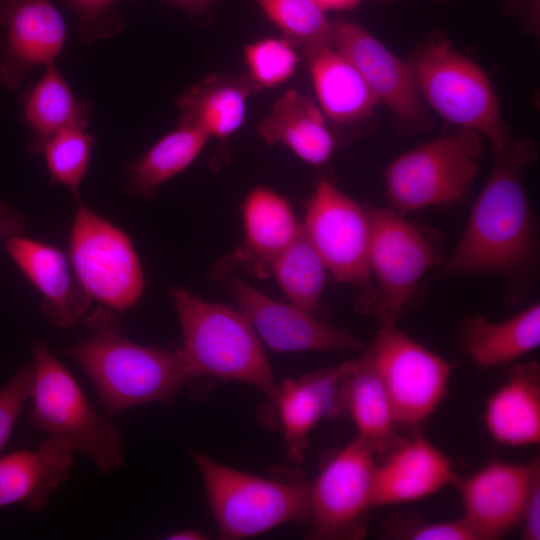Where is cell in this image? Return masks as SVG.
Wrapping results in <instances>:
<instances>
[{
    "instance_id": "obj_12",
    "label": "cell",
    "mask_w": 540,
    "mask_h": 540,
    "mask_svg": "<svg viewBox=\"0 0 540 540\" xmlns=\"http://www.w3.org/2000/svg\"><path fill=\"white\" fill-rule=\"evenodd\" d=\"M376 453L360 438L334 451L310 484V538L358 539L366 532Z\"/></svg>"
},
{
    "instance_id": "obj_40",
    "label": "cell",
    "mask_w": 540,
    "mask_h": 540,
    "mask_svg": "<svg viewBox=\"0 0 540 540\" xmlns=\"http://www.w3.org/2000/svg\"><path fill=\"white\" fill-rule=\"evenodd\" d=\"M324 11L327 10H348L358 6L362 0H313ZM391 1V0H383Z\"/></svg>"
},
{
    "instance_id": "obj_8",
    "label": "cell",
    "mask_w": 540,
    "mask_h": 540,
    "mask_svg": "<svg viewBox=\"0 0 540 540\" xmlns=\"http://www.w3.org/2000/svg\"><path fill=\"white\" fill-rule=\"evenodd\" d=\"M306 236L334 278L355 286L357 307L373 313L378 293L370 269L371 222L363 207L327 177H321L306 202Z\"/></svg>"
},
{
    "instance_id": "obj_36",
    "label": "cell",
    "mask_w": 540,
    "mask_h": 540,
    "mask_svg": "<svg viewBox=\"0 0 540 540\" xmlns=\"http://www.w3.org/2000/svg\"><path fill=\"white\" fill-rule=\"evenodd\" d=\"M33 366L22 367L0 389V452L8 442L15 423L28 399H30Z\"/></svg>"
},
{
    "instance_id": "obj_15",
    "label": "cell",
    "mask_w": 540,
    "mask_h": 540,
    "mask_svg": "<svg viewBox=\"0 0 540 540\" xmlns=\"http://www.w3.org/2000/svg\"><path fill=\"white\" fill-rule=\"evenodd\" d=\"M540 478L539 457L527 463L494 460L457 479L463 516L477 540H496L520 525L530 491Z\"/></svg>"
},
{
    "instance_id": "obj_27",
    "label": "cell",
    "mask_w": 540,
    "mask_h": 540,
    "mask_svg": "<svg viewBox=\"0 0 540 540\" xmlns=\"http://www.w3.org/2000/svg\"><path fill=\"white\" fill-rule=\"evenodd\" d=\"M459 337L464 350L479 367L511 364L540 345V305L535 303L498 323L482 315L466 318Z\"/></svg>"
},
{
    "instance_id": "obj_38",
    "label": "cell",
    "mask_w": 540,
    "mask_h": 540,
    "mask_svg": "<svg viewBox=\"0 0 540 540\" xmlns=\"http://www.w3.org/2000/svg\"><path fill=\"white\" fill-rule=\"evenodd\" d=\"M25 228V220L17 210L0 200V240L18 236Z\"/></svg>"
},
{
    "instance_id": "obj_3",
    "label": "cell",
    "mask_w": 540,
    "mask_h": 540,
    "mask_svg": "<svg viewBox=\"0 0 540 540\" xmlns=\"http://www.w3.org/2000/svg\"><path fill=\"white\" fill-rule=\"evenodd\" d=\"M183 334L179 354L190 382L214 376L250 384L276 404L278 388L252 325L240 310L202 300L182 287L171 290Z\"/></svg>"
},
{
    "instance_id": "obj_19",
    "label": "cell",
    "mask_w": 540,
    "mask_h": 540,
    "mask_svg": "<svg viewBox=\"0 0 540 540\" xmlns=\"http://www.w3.org/2000/svg\"><path fill=\"white\" fill-rule=\"evenodd\" d=\"M280 414L288 456L300 462L306 437L317 422L340 416L343 404V363L300 379H287L278 388L276 404Z\"/></svg>"
},
{
    "instance_id": "obj_23",
    "label": "cell",
    "mask_w": 540,
    "mask_h": 540,
    "mask_svg": "<svg viewBox=\"0 0 540 540\" xmlns=\"http://www.w3.org/2000/svg\"><path fill=\"white\" fill-rule=\"evenodd\" d=\"M484 421L492 439L502 445L523 447L540 441V366L517 363L506 381L489 397Z\"/></svg>"
},
{
    "instance_id": "obj_37",
    "label": "cell",
    "mask_w": 540,
    "mask_h": 540,
    "mask_svg": "<svg viewBox=\"0 0 540 540\" xmlns=\"http://www.w3.org/2000/svg\"><path fill=\"white\" fill-rule=\"evenodd\" d=\"M520 525L523 539H540V478L534 483L527 498Z\"/></svg>"
},
{
    "instance_id": "obj_11",
    "label": "cell",
    "mask_w": 540,
    "mask_h": 540,
    "mask_svg": "<svg viewBox=\"0 0 540 540\" xmlns=\"http://www.w3.org/2000/svg\"><path fill=\"white\" fill-rule=\"evenodd\" d=\"M69 258L91 298L107 308L126 311L142 296L143 271L129 236L83 204L71 228Z\"/></svg>"
},
{
    "instance_id": "obj_17",
    "label": "cell",
    "mask_w": 540,
    "mask_h": 540,
    "mask_svg": "<svg viewBox=\"0 0 540 540\" xmlns=\"http://www.w3.org/2000/svg\"><path fill=\"white\" fill-rule=\"evenodd\" d=\"M382 456L374 471L372 508L429 497L458 479L450 458L418 434L402 436Z\"/></svg>"
},
{
    "instance_id": "obj_2",
    "label": "cell",
    "mask_w": 540,
    "mask_h": 540,
    "mask_svg": "<svg viewBox=\"0 0 540 540\" xmlns=\"http://www.w3.org/2000/svg\"><path fill=\"white\" fill-rule=\"evenodd\" d=\"M90 337L66 347L94 385L109 417L150 402H168L190 383L179 354L140 345L122 334L110 308H97L85 320Z\"/></svg>"
},
{
    "instance_id": "obj_32",
    "label": "cell",
    "mask_w": 540,
    "mask_h": 540,
    "mask_svg": "<svg viewBox=\"0 0 540 540\" xmlns=\"http://www.w3.org/2000/svg\"><path fill=\"white\" fill-rule=\"evenodd\" d=\"M94 142L86 128L73 126L53 134L43 147L51 184L64 185L77 200Z\"/></svg>"
},
{
    "instance_id": "obj_13",
    "label": "cell",
    "mask_w": 540,
    "mask_h": 540,
    "mask_svg": "<svg viewBox=\"0 0 540 540\" xmlns=\"http://www.w3.org/2000/svg\"><path fill=\"white\" fill-rule=\"evenodd\" d=\"M212 278L235 300L256 334L274 351H361L364 348L348 331L258 291L240 278L226 259L215 266Z\"/></svg>"
},
{
    "instance_id": "obj_21",
    "label": "cell",
    "mask_w": 540,
    "mask_h": 540,
    "mask_svg": "<svg viewBox=\"0 0 540 540\" xmlns=\"http://www.w3.org/2000/svg\"><path fill=\"white\" fill-rule=\"evenodd\" d=\"M73 451L51 438L35 450L20 449L0 458V507L23 503L44 509L52 492L69 476Z\"/></svg>"
},
{
    "instance_id": "obj_41",
    "label": "cell",
    "mask_w": 540,
    "mask_h": 540,
    "mask_svg": "<svg viewBox=\"0 0 540 540\" xmlns=\"http://www.w3.org/2000/svg\"><path fill=\"white\" fill-rule=\"evenodd\" d=\"M171 540H202L206 539V536L198 530L189 529L172 533L167 537Z\"/></svg>"
},
{
    "instance_id": "obj_5",
    "label": "cell",
    "mask_w": 540,
    "mask_h": 540,
    "mask_svg": "<svg viewBox=\"0 0 540 540\" xmlns=\"http://www.w3.org/2000/svg\"><path fill=\"white\" fill-rule=\"evenodd\" d=\"M426 105L450 124L487 138L494 149L513 138L483 69L443 36L429 38L409 61Z\"/></svg>"
},
{
    "instance_id": "obj_6",
    "label": "cell",
    "mask_w": 540,
    "mask_h": 540,
    "mask_svg": "<svg viewBox=\"0 0 540 540\" xmlns=\"http://www.w3.org/2000/svg\"><path fill=\"white\" fill-rule=\"evenodd\" d=\"M482 149L479 134L457 128L398 156L384 171L389 208L405 215L462 201L477 176Z\"/></svg>"
},
{
    "instance_id": "obj_29",
    "label": "cell",
    "mask_w": 540,
    "mask_h": 540,
    "mask_svg": "<svg viewBox=\"0 0 540 540\" xmlns=\"http://www.w3.org/2000/svg\"><path fill=\"white\" fill-rule=\"evenodd\" d=\"M208 140L203 131L178 125L127 167L129 177L124 192L153 198L162 183L185 170L198 157Z\"/></svg>"
},
{
    "instance_id": "obj_26",
    "label": "cell",
    "mask_w": 540,
    "mask_h": 540,
    "mask_svg": "<svg viewBox=\"0 0 540 540\" xmlns=\"http://www.w3.org/2000/svg\"><path fill=\"white\" fill-rule=\"evenodd\" d=\"M343 404L356 426L357 437L376 454L384 455L402 438L368 351L343 363Z\"/></svg>"
},
{
    "instance_id": "obj_10",
    "label": "cell",
    "mask_w": 540,
    "mask_h": 540,
    "mask_svg": "<svg viewBox=\"0 0 540 540\" xmlns=\"http://www.w3.org/2000/svg\"><path fill=\"white\" fill-rule=\"evenodd\" d=\"M368 353L399 431L421 428L447 394L451 365L396 324H381Z\"/></svg>"
},
{
    "instance_id": "obj_16",
    "label": "cell",
    "mask_w": 540,
    "mask_h": 540,
    "mask_svg": "<svg viewBox=\"0 0 540 540\" xmlns=\"http://www.w3.org/2000/svg\"><path fill=\"white\" fill-rule=\"evenodd\" d=\"M0 83L16 90L38 65L61 53L66 26L53 0H0Z\"/></svg>"
},
{
    "instance_id": "obj_28",
    "label": "cell",
    "mask_w": 540,
    "mask_h": 540,
    "mask_svg": "<svg viewBox=\"0 0 540 540\" xmlns=\"http://www.w3.org/2000/svg\"><path fill=\"white\" fill-rule=\"evenodd\" d=\"M23 117L33 133L27 149L41 154L47 140L61 129L86 128L90 103L78 100L54 63L46 65L41 79L22 98Z\"/></svg>"
},
{
    "instance_id": "obj_24",
    "label": "cell",
    "mask_w": 540,
    "mask_h": 540,
    "mask_svg": "<svg viewBox=\"0 0 540 540\" xmlns=\"http://www.w3.org/2000/svg\"><path fill=\"white\" fill-rule=\"evenodd\" d=\"M257 132L268 144H282L313 166L326 163L336 148V139L320 107L295 89L286 90L274 102Z\"/></svg>"
},
{
    "instance_id": "obj_25",
    "label": "cell",
    "mask_w": 540,
    "mask_h": 540,
    "mask_svg": "<svg viewBox=\"0 0 540 540\" xmlns=\"http://www.w3.org/2000/svg\"><path fill=\"white\" fill-rule=\"evenodd\" d=\"M318 106L338 124L369 117L378 100L355 66L333 46L303 52Z\"/></svg>"
},
{
    "instance_id": "obj_7",
    "label": "cell",
    "mask_w": 540,
    "mask_h": 540,
    "mask_svg": "<svg viewBox=\"0 0 540 540\" xmlns=\"http://www.w3.org/2000/svg\"><path fill=\"white\" fill-rule=\"evenodd\" d=\"M220 536L242 539L291 521L308 520L310 483H284L193 456Z\"/></svg>"
},
{
    "instance_id": "obj_34",
    "label": "cell",
    "mask_w": 540,
    "mask_h": 540,
    "mask_svg": "<svg viewBox=\"0 0 540 540\" xmlns=\"http://www.w3.org/2000/svg\"><path fill=\"white\" fill-rule=\"evenodd\" d=\"M121 0H67L78 18V33L85 43L116 36L124 21L115 5Z\"/></svg>"
},
{
    "instance_id": "obj_22",
    "label": "cell",
    "mask_w": 540,
    "mask_h": 540,
    "mask_svg": "<svg viewBox=\"0 0 540 540\" xmlns=\"http://www.w3.org/2000/svg\"><path fill=\"white\" fill-rule=\"evenodd\" d=\"M259 91L245 73H213L178 99V125L189 126L225 143L243 125L248 98Z\"/></svg>"
},
{
    "instance_id": "obj_30",
    "label": "cell",
    "mask_w": 540,
    "mask_h": 540,
    "mask_svg": "<svg viewBox=\"0 0 540 540\" xmlns=\"http://www.w3.org/2000/svg\"><path fill=\"white\" fill-rule=\"evenodd\" d=\"M270 269L291 304L312 315L320 311L327 269L303 226L296 238L273 260Z\"/></svg>"
},
{
    "instance_id": "obj_31",
    "label": "cell",
    "mask_w": 540,
    "mask_h": 540,
    "mask_svg": "<svg viewBox=\"0 0 540 540\" xmlns=\"http://www.w3.org/2000/svg\"><path fill=\"white\" fill-rule=\"evenodd\" d=\"M254 1L283 37L302 52L333 46V21L313 0Z\"/></svg>"
},
{
    "instance_id": "obj_42",
    "label": "cell",
    "mask_w": 540,
    "mask_h": 540,
    "mask_svg": "<svg viewBox=\"0 0 540 540\" xmlns=\"http://www.w3.org/2000/svg\"><path fill=\"white\" fill-rule=\"evenodd\" d=\"M436 1H438V2H442V1H446V0H436Z\"/></svg>"
},
{
    "instance_id": "obj_18",
    "label": "cell",
    "mask_w": 540,
    "mask_h": 540,
    "mask_svg": "<svg viewBox=\"0 0 540 540\" xmlns=\"http://www.w3.org/2000/svg\"><path fill=\"white\" fill-rule=\"evenodd\" d=\"M5 247L41 293V309L47 320L60 328L76 325L88 310L91 296L65 255L52 245L19 235L6 239Z\"/></svg>"
},
{
    "instance_id": "obj_33",
    "label": "cell",
    "mask_w": 540,
    "mask_h": 540,
    "mask_svg": "<svg viewBox=\"0 0 540 540\" xmlns=\"http://www.w3.org/2000/svg\"><path fill=\"white\" fill-rule=\"evenodd\" d=\"M244 72L260 92L279 86L295 73L300 62L295 46L287 39L265 37L245 45Z\"/></svg>"
},
{
    "instance_id": "obj_35",
    "label": "cell",
    "mask_w": 540,
    "mask_h": 540,
    "mask_svg": "<svg viewBox=\"0 0 540 540\" xmlns=\"http://www.w3.org/2000/svg\"><path fill=\"white\" fill-rule=\"evenodd\" d=\"M391 538L409 540H477L466 522L453 521L428 523L414 518L399 517L386 528Z\"/></svg>"
},
{
    "instance_id": "obj_20",
    "label": "cell",
    "mask_w": 540,
    "mask_h": 540,
    "mask_svg": "<svg viewBox=\"0 0 540 540\" xmlns=\"http://www.w3.org/2000/svg\"><path fill=\"white\" fill-rule=\"evenodd\" d=\"M245 237L242 246L225 258L265 276L273 260L302 230L289 202L270 188L255 187L242 205Z\"/></svg>"
},
{
    "instance_id": "obj_4",
    "label": "cell",
    "mask_w": 540,
    "mask_h": 540,
    "mask_svg": "<svg viewBox=\"0 0 540 540\" xmlns=\"http://www.w3.org/2000/svg\"><path fill=\"white\" fill-rule=\"evenodd\" d=\"M32 357V427L88 456L102 474L119 469L124 464V445L117 426L97 414L43 341L32 344Z\"/></svg>"
},
{
    "instance_id": "obj_1",
    "label": "cell",
    "mask_w": 540,
    "mask_h": 540,
    "mask_svg": "<svg viewBox=\"0 0 540 540\" xmlns=\"http://www.w3.org/2000/svg\"><path fill=\"white\" fill-rule=\"evenodd\" d=\"M494 150L491 174L439 277L485 274L517 284L535 267L537 229L524 176L537 159L536 143L513 137Z\"/></svg>"
},
{
    "instance_id": "obj_9",
    "label": "cell",
    "mask_w": 540,
    "mask_h": 540,
    "mask_svg": "<svg viewBox=\"0 0 540 540\" xmlns=\"http://www.w3.org/2000/svg\"><path fill=\"white\" fill-rule=\"evenodd\" d=\"M371 222L370 269L377 283L373 314L396 324L407 312L421 279L443 261L437 232L387 208L368 207Z\"/></svg>"
},
{
    "instance_id": "obj_39",
    "label": "cell",
    "mask_w": 540,
    "mask_h": 540,
    "mask_svg": "<svg viewBox=\"0 0 540 540\" xmlns=\"http://www.w3.org/2000/svg\"><path fill=\"white\" fill-rule=\"evenodd\" d=\"M192 15L204 14L214 0H164Z\"/></svg>"
},
{
    "instance_id": "obj_14",
    "label": "cell",
    "mask_w": 540,
    "mask_h": 540,
    "mask_svg": "<svg viewBox=\"0 0 540 540\" xmlns=\"http://www.w3.org/2000/svg\"><path fill=\"white\" fill-rule=\"evenodd\" d=\"M332 45L355 66L378 102L390 110L400 134H418L433 126L409 62L361 25L344 19L333 21Z\"/></svg>"
}]
</instances>
